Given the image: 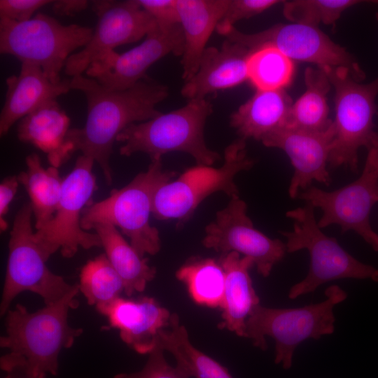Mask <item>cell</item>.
<instances>
[{
  "instance_id": "3",
  "label": "cell",
  "mask_w": 378,
  "mask_h": 378,
  "mask_svg": "<svg viewBox=\"0 0 378 378\" xmlns=\"http://www.w3.org/2000/svg\"><path fill=\"white\" fill-rule=\"evenodd\" d=\"M176 175L174 171L163 169L162 159L151 161L146 172L125 187L113 190L103 200L90 201L83 210L81 227L88 231L97 223L111 224L130 239L141 257L155 255L160 250V238L158 230L149 221L154 196Z\"/></svg>"
},
{
  "instance_id": "15",
  "label": "cell",
  "mask_w": 378,
  "mask_h": 378,
  "mask_svg": "<svg viewBox=\"0 0 378 378\" xmlns=\"http://www.w3.org/2000/svg\"><path fill=\"white\" fill-rule=\"evenodd\" d=\"M203 245L226 254L235 251L251 258L260 274L267 277L285 256L286 243L272 239L257 230L247 215L246 202L236 197L216 213L205 227Z\"/></svg>"
},
{
  "instance_id": "28",
  "label": "cell",
  "mask_w": 378,
  "mask_h": 378,
  "mask_svg": "<svg viewBox=\"0 0 378 378\" xmlns=\"http://www.w3.org/2000/svg\"><path fill=\"white\" fill-rule=\"evenodd\" d=\"M27 170L18 176L30 198L36 230L48 223L55 216L62 191L63 179L58 168H44L39 156L31 153L27 156Z\"/></svg>"
},
{
  "instance_id": "4",
  "label": "cell",
  "mask_w": 378,
  "mask_h": 378,
  "mask_svg": "<svg viewBox=\"0 0 378 378\" xmlns=\"http://www.w3.org/2000/svg\"><path fill=\"white\" fill-rule=\"evenodd\" d=\"M212 110L205 99H194L178 109L131 124L116 138L123 144L120 154L130 156L142 152L153 161L169 152L180 151L190 155L198 165L211 166L220 159L219 153L208 148L204 137L205 122Z\"/></svg>"
},
{
  "instance_id": "32",
  "label": "cell",
  "mask_w": 378,
  "mask_h": 378,
  "mask_svg": "<svg viewBox=\"0 0 378 378\" xmlns=\"http://www.w3.org/2000/svg\"><path fill=\"white\" fill-rule=\"evenodd\" d=\"M358 0H292L284 1L283 14L293 23L317 27L320 23L335 26L347 8Z\"/></svg>"
},
{
  "instance_id": "36",
  "label": "cell",
  "mask_w": 378,
  "mask_h": 378,
  "mask_svg": "<svg viewBox=\"0 0 378 378\" xmlns=\"http://www.w3.org/2000/svg\"><path fill=\"white\" fill-rule=\"evenodd\" d=\"M160 27H173L180 24L176 0H138Z\"/></svg>"
},
{
  "instance_id": "21",
  "label": "cell",
  "mask_w": 378,
  "mask_h": 378,
  "mask_svg": "<svg viewBox=\"0 0 378 378\" xmlns=\"http://www.w3.org/2000/svg\"><path fill=\"white\" fill-rule=\"evenodd\" d=\"M229 4L230 0H176L184 37L181 64L185 81L197 72L206 44Z\"/></svg>"
},
{
  "instance_id": "19",
  "label": "cell",
  "mask_w": 378,
  "mask_h": 378,
  "mask_svg": "<svg viewBox=\"0 0 378 378\" xmlns=\"http://www.w3.org/2000/svg\"><path fill=\"white\" fill-rule=\"evenodd\" d=\"M249 52L243 45L227 39L220 48H206L197 72L185 81L181 90L182 96L188 100L204 99L209 93L248 80L246 59Z\"/></svg>"
},
{
  "instance_id": "6",
  "label": "cell",
  "mask_w": 378,
  "mask_h": 378,
  "mask_svg": "<svg viewBox=\"0 0 378 378\" xmlns=\"http://www.w3.org/2000/svg\"><path fill=\"white\" fill-rule=\"evenodd\" d=\"M329 77L335 88V136L328 165L344 167L356 172L358 151L378 146V132L374 130L377 113L378 77L361 83L344 67L321 68Z\"/></svg>"
},
{
  "instance_id": "34",
  "label": "cell",
  "mask_w": 378,
  "mask_h": 378,
  "mask_svg": "<svg viewBox=\"0 0 378 378\" xmlns=\"http://www.w3.org/2000/svg\"><path fill=\"white\" fill-rule=\"evenodd\" d=\"M113 378H184L175 367L169 364L164 350L156 346L150 354L144 368L134 372H122Z\"/></svg>"
},
{
  "instance_id": "9",
  "label": "cell",
  "mask_w": 378,
  "mask_h": 378,
  "mask_svg": "<svg viewBox=\"0 0 378 378\" xmlns=\"http://www.w3.org/2000/svg\"><path fill=\"white\" fill-rule=\"evenodd\" d=\"M254 160L247 155L246 140L239 138L225 150L222 167L198 165L188 169L176 180L156 191L152 214L158 220H187L198 205L216 192L230 198L239 197L235 176L253 167Z\"/></svg>"
},
{
  "instance_id": "27",
  "label": "cell",
  "mask_w": 378,
  "mask_h": 378,
  "mask_svg": "<svg viewBox=\"0 0 378 378\" xmlns=\"http://www.w3.org/2000/svg\"><path fill=\"white\" fill-rule=\"evenodd\" d=\"M306 89L293 103L286 125L291 129L321 132L333 123L329 118L328 94L332 87L326 72L321 68L307 67L304 71Z\"/></svg>"
},
{
  "instance_id": "10",
  "label": "cell",
  "mask_w": 378,
  "mask_h": 378,
  "mask_svg": "<svg viewBox=\"0 0 378 378\" xmlns=\"http://www.w3.org/2000/svg\"><path fill=\"white\" fill-rule=\"evenodd\" d=\"M30 202L17 212L8 241L6 273L0 304L6 315L14 298L24 291L38 295L45 304L62 298L73 287L46 265L49 256L36 241L31 226Z\"/></svg>"
},
{
  "instance_id": "23",
  "label": "cell",
  "mask_w": 378,
  "mask_h": 378,
  "mask_svg": "<svg viewBox=\"0 0 378 378\" xmlns=\"http://www.w3.org/2000/svg\"><path fill=\"white\" fill-rule=\"evenodd\" d=\"M220 264L225 272V289L220 308L223 321L218 327L245 337L246 321L260 300L253 286L248 271L253 260L235 251L224 254Z\"/></svg>"
},
{
  "instance_id": "7",
  "label": "cell",
  "mask_w": 378,
  "mask_h": 378,
  "mask_svg": "<svg viewBox=\"0 0 378 378\" xmlns=\"http://www.w3.org/2000/svg\"><path fill=\"white\" fill-rule=\"evenodd\" d=\"M94 29L79 24L64 25L55 18L38 13L31 19L18 22L0 19V52L22 63L39 66L55 83L74 52L85 46Z\"/></svg>"
},
{
  "instance_id": "18",
  "label": "cell",
  "mask_w": 378,
  "mask_h": 378,
  "mask_svg": "<svg viewBox=\"0 0 378 378\" xmlns=\"http://www.w3.org/2000/svg\"><path fill=\"white\" fill-rule=\"evenodd\" d=\"M97 311L119 330L121 340L141 354H149L157 346L159 332L170 326L172 316L150 297L137 300L120 297Z\"/></svg>"
},
{
  "instance_id": "33",
  "label": "cell",
  "mask_w": 378,
  "mask_h": 378,
  "mask_svg": "<svg viewBox=\"0 0 378 378\" xmlns=\"http://www.w3.org/2000/svg\"><path fill=\"white\" fill-rule=\"evenodd\" d=\"M283 2L278 0H230L229 6L216 27V31L224 35L234 24L241 20L248 19Z\"/></svg>"
},
{
  "instance_id": "5",
  "label": "cell",
  "mask_w": 378,
  "mask_h": 378,
  "mask_svg": "<svg viewBox=\"0 0 378 378\" xmlns=\"http://www.w3.org/2000/svg\"><path fill=\"white\" fill-rule=\"evenodd\" d=\"M326 299L299 308L255 307L246 321L245 337L255 346L267 349L265 336L275 341L276 364L285 370L292 366L295 349L303 341L319 339L335 330L333 307L344 301L347 293L337 285L327 288Z\"/></svg>"
},
{
  "instance_id": "24",
  "label": "cell",
  "mask_w": 378,
  "mask_h": 378,
  "mask_svg": "<svg viewBox=\"0 0 378 378\" xmlns=\"http://www.w3.org/2000/svg\"><path fill=\"white\" fill-rule=\"evenodd\" d=\"M292 104L285 90H256L231 115L230 124L240 138L262 141L286 127Z\"/></svg>"
},
{
  "instance_id": "22",
  "label": "cell",
  "mask_w": 378,
  "mask_h": 378,
  "mask_svg": "<svg viewBox=\"0 0 378 378\" xmlns=\"http://www.w3.org/2000/svg\"><path fill=\"white\" fill-rule=\"evenodd\" d=\"M69 130L68 115L54 99L21 119L17 134L20 141L43 151L50 166L59 168L72 155L66 141Z\"/></svg>"
},
{
  "instance_id": "25",
  "label": "cell",
  "mask_w": 378,
  "mask_h": 378,
  "mask_svg": "<svg viewBox=\"0 0 378 378\" xmlns=\"http://www.w3.org/2000/svg\"><path fill=\"white\" fill-rule=\"evenodd\" d=\"M92 229L99 237L105 254L122 278L125 294L131 296L135 292L144 291L156 274L155 268L148 264V258L141 257L114 225L97 223Z\"/></svg>"
},
{
  "instance_id": "1",
  "label": "cell",
  "mask_w": 378,
  "mask_h": 378,
  "mask_svg": "<svg viewBox=\"0 0 378 378\" xmlns=\"http://www.w3.org/2000/svg\"><path fill=\"white\" fill-rule=\"evenodd\" d=\"M70 85L85 96L87 119L83 127L70 128L66 144L72 154L78 150L96 162L111 185L110 158L118 135L131 124L160 115L156 106L167 97L168 88L148 76L124 90L108 89L83 74L72 77Z\"/></svg>"
},
{
  "instance_id": "13",
  "label": "cell",
  "mask_w": 378,
  "mask_h": 378,
  "mask_svg": "<svg viewBox=\"0 0 378 378\" xmlns=\"http://www.w3.org/2000/svg\"><path fill=\"white\" fill-rule=\"evenodd\" d=\"M223 36L250 51L262 46H272L293 61L313 63L318 68L344 67L350 70L356 80L361 82L365 78L355 57L318 27L299 23L278 24L253 34L243 33L232 27Z\"/></svg>"
},
{
  "instance_id": "30",
  "label": "cell",
  "mask_w": 378,
  "mask_h": 378,
  "mask_svg": "<svg viewBox=\"0 0 378 378\" xmlns=\"http://www.w3.org/2000/svg\"><path fill=\"white\" fill-rule=\"evenodd\" d=\"M188 288L192 300L209 307H220L225 289V272L220 263L206 258L182 266L176 274Z\"/></svg>"
},
{
  "instance_id": "31",
  "label": "cell",
  "mask_w": 378,
  "mask_h": 378,
  "mask_svg": "<svg viewBox=\"0 0 378 378\" xmlns=\"http://www.w3.org/2000/svg\"><path fill=\"white\" fill-rule=\"evenodd\" d=\"M78 286L88 304L94 305L97 310L120 298L124 290L122 278L105 253L89 260L82 267Z\"/></svg>"
},
{
  "instance_id": "38",
  "label": "cell",
  "mask_w": 378,
  "mask_h": 378,
  "mask_svg": "<svg viewBox=\"0 0 378 378\" xmlns=\"http://www.w3.org/2000/svg\"><path fill=\"white\" fill-rule=\"evenodd\" d=\"M89 5L86 0H57L52 3V10L59 15H74L85 10Z\"/></svg>"
},
{
  "instance_id": "12",
  "label": "cell",
  "mask_w": 378,
  "mask_h": 378,
  "mask_svg": "<svg viewBox=\"0 0 378 378\" xmlns=\"http://www.w3.org/2000/svg\"><path fill=\"white\" fill-rule=\"evenodd\" d=\"M94 161L80 155L71 172L63 178L60 201L53 218L34 232L36 241L50 257L58 250L64 258H71L80 247L102 246L98 234L83 230V209L97 189L92 168Z\"/></svg>"
},
{
  "instance_id": "29",
  "label": "cell",
  "mask_w": 378,
  "mask_h": 378,
  "mask_svg": "<svg viewBox=\"0 0 378 378\" xmlns=\"http://www.w3.org/2000/svg\"><path fill=\"white\" fill-rule=\"evenodd\" d=\"M246 72L248 80L256 90H285L292 82L295 65L276 48L262 46L250 51Z\"/></svg>"
},
{
  "instance_id": "2",
  "label": "cell",
  "mask_w": 378,
  "mask_h": 378,
  "mask_svg": "<svg viewBox=\"0 0 378 378\" xmlns=\"http://www.w3.org/2000/svg\"><path fill=\"white\" fill-rule=\"evenodd\" d=\"M79 292L78 284H74L59 300L34 312L21 304L10 309L6 314V333L0 338L1 348L8 351L0 358L1 369L28 378L57 375L61 351L71 348L83 332L68 323L69 310L79 304L76 299Z\"/></svg>"
},
{
  "instance_id": "35",
  "label": "cell",
  "mask_w": 378,
  "mask_h": 378,
  "mask_svg": "<svg viewBox=\"0 0 378 378\" xmlns=\"http://www.w3.org/2000/svg\"><path fill=\"white\" fill-rule=\"evenodd\" d=\"M49 0H1L0 19L21 22L29 20L40 8L52 4Z\"/></svg>"
},
{
  "instance_id": "40",
  "label": "cell",
  "mask_w": 378,
  "mask_h": 378,
  "mask_svg": "<svg viewBox=\"0 0 378 378\" xmlns=\"http://www.w3.org/2000/svg\"><path fill=\"white\" fill-rule=\"evenodd\" d=\"M372 2H374V4L378 5V1H373ZM376 18H377V19L378 20V13L376 14Z\"/></svg>"
},
{
  "instance_id": "17",
  "label": "cell",
  "mask_w": 378,
  "mask_h": 378,
  "mask_svg": "<svg viewBox=\"0 0 378 378\" xmlns=\"http://www.w3.org/2000/svg\"><path fill=\"white\" fill-rule=\"evenodd\" d=\"M335 136L334 124L321 132H311L283 127L265 137L262 143L270 148L284 151L290 158L294 173L288 187V195L297 198L300 192L313 181L330 184L328 160Z\"/></svg>"
},
{
  "instance_id": "8",
  "label": "cell",
  "mask_w": 378,
  "mask_h": 378,
  "mask_svg": "<svg viewBox=\"0 0 378 378\" xmlns=\"http://www.w3.org/2000/svg\"><path fill=\"white\" fill-rule=\"evenodd\" d=\"M314 207L309 203L286 212L293 221L291 231L282 232L288 253L307 249L309 270L301 281L293 286L290 299L314 292L326 282L342 279H370L378 281V268L365 264L345 251L334 237L325 234L318 226Z\"/></svg>"
},
{
  "instance_id": "16",
  "label": "cell",
  "mask_w": 378,
  "mask_h": 378,
  "mask_svg": "<svg viewBox=\"0 0 378 378\" xmlns=\"http://www.w3.org/2000/svg\"><path fill=\"white\" fill-rule=\"evenodd\" d=\"M183 47L181 24L164 27L156 23L139 45L120 54L107 52L92 62L85 73L108 89L127 90L146 77L148 68L165 55L182 56Z\"/></svg>"
},
{
  "instance_id": "20",
  "label": "cell",
  "mask_w": 378,
  "mask_h": 378,
  "mask_svg": "<svg viewBox=\"0 0 378 378\" xmlns=\"http://www.w3.org/2000/svg\"><path fill=\"white\" fill-rule=\"evenodd\" d=\"M6 83V100L0 114L1 136L18 120L71 90V79L53 83L39 66L29 63H22L18 75L8 77Z\"/></svg>"
},
{
  "instance_id": "26",
  "label": "cell",
  "mask_w": 378,
  "mask_h": 378,
  "mask_svg": "<svg viewBox=\"0 0 378 378\" xmlns=\"http://www.w3.org/2000/svg\"><path fill=\"white\" fill-rule=\"evenodd\" d=\"M170 326L160 330L157 346L173 355L184 378H233L226 368L192 346L177 314H172Z\"/></svg>"
},
{
  "instance_id": "39",
  "label": "cell",
  "mask_w": 378,
  "mask_h": 378,
  "mask_svg": "<svg viewBox=\"0 0 378 378\" xmlns=\"http://www.w3.org/2000/svg\"><path fill=\"white\" fill-rule=\"evenodd\" d=\"M6 374L4 378H27V377L22 375L20 374L14 372H6Z\"/></svg>"
},
{
  "instance_id": "37",
  "label": "cell",
  "mask_w": 378,
  "mask_h": 378,
  "mask_svg": "<svg viewBox=\"0 0 378 378\" xmlns=\"http://www.w3.org/2000/svg\"><path fill=\"white\" fill-rule=\"evenodd\" d=\"M19 183L18 176H12L5 178L0 184V229L1 232L6 231L8 228L5 216L17 192Z\"/></svg>"
},
{
  "instance_id": "11",
  "label": "cell",
  "mask_w": 378,
  "mask_h": 378,
  "mask_svg": "<svg viewBox=\"0 0 378 378\" xmlns=\"http://www.w3.org/2000/svg\"><path fill=\"white\" fill-rule=\"evenodd\" d=\"M298 198L322 211L318 221L321 229L338 225L342 233L355 232L378 251V234L370 220L371 210L378 202V146L368 150L363 172L354 181L333 191L312 186L300 192Z\"/></svg>"
},
{
  "instance_id": "14",
  "label": "cell",
  "mask_w": 378,
  "mask_h": 378,
  "mask_svg": "<svg viewBox=\"0 0 378 378\" xmlns=\"http://www.w3.org/2000/svg\"><path fill=\"white\" fill-rule=\"evenodd\" d=\"M92 10L98 21L91 39L68 58L64 68L71 78L82 75L92 62L116 47L145 38L156 25L138 0L94 1Z\"/></svg>"
}]
</instances>
